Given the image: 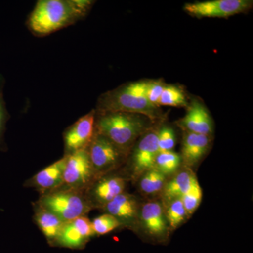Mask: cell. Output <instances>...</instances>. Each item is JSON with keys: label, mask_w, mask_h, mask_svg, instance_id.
<instances>
[{"label": "cell", "mask_w": 253, "mask_h": 253, "mask_svg": "<svg viewBox=\"0 0 253 253\" xmlns=\"http://www.w3.org/2000/svg\"><path fill=\"white\" fill-rule=\"evenodd\" d=\"M94 2L89 0H40L26 25L34 36H48L85 17Z\"/></svg>", "instance_id": "1"}, {"label": "cell", "mask_w": 253, "mask_h": 253, "mask_svg": "<svg viewBox=\"0 0 253 253\" xmlns=\"http://www.w3.org/2000/svg\"><path fill=\"white\" fill-rule=\"evenodd\" d=\"M150 121L146 116L134 113L96 111L95 131L127 156L137 139L149 131Z\"/></svg>", "instance_id": "2"}, {"label": "cell", "mask_w": 253, "mask_h": 253, "mask_svg": "<svg viewBox=\"0 0 253 253\" xmlns=\"http://www.w3.org/2000/svg\"><path fill=\"white\" fill-rule=\"evenodd\" d=\"M147 81H137L119 86L101 95L96 112H124L142 115L154 121L161 118L160 108L149 102L146 94Z\"/></svg>", "instance_id": "3"}, {"label": "cell", "mask_w": 253, "mask_h": 253, "mask_svg": "<svg viewBox=\"0 0 253 253\" xmlns=\"http://www.w3.org/2000/svg\"><path fill=\"white\" fill-rule=\"evenodd\" d=\"M37 205L57 216L63 222L86 216L93 209L85 191L57 189L41 195Z\"/></svg>", "instance_id": "4"}, {"label": "cell", "mask_w": 253, "mask_h": 253, "mask_svg": "<svg viewBox=\"0 0 253 253\" xmlns=\"http://www.w3.org/2000/svg\"><path fill=\"white\" fill-rule=\"evenodd\" d=\"M86 150L96 179L120 167L126 157L117 146L96 131Z\"/></svg>", "instance_id": "5"}, {"label": "cell", "mask_w": 253, "mask_h": 253, "mask_svg": "<svg viewBox=\"0 0 253 253\" xmlns=\"http://www.w3.org/2000/svg\"><path fill=\"white\" fill-rule=\"evenodd\" d=\"M65 156H66V161L63 171V184L58 189L86 191L96 179L87 150H81Z\"/></svg>", "instance_id": "6"}, {"label": "cell", "mask_w": 253, "mask_h": 253, "mask_svg": "<svg viewBox=\"0 0 253 253\" xmlns=\"http://www.w3.org/2000/svg\"><path fill=\"white\" fill-rule=\"evenodd\" d=\"M252 5L249 0H211L188 3L184 10L197 18H229L246 12Z\"/></svg>", "instance_id": "7"}, {"label": "cell", "mask_w": 253, "mask_h": 253, "mask_svg": "<svg viewBox=\"0 0 253 253\" xmlns=\"http://www.w3.org/2000/svg\"><path fill=\"white\" fill-rule=\"evenodd\" d=\"M95 121L96 111L92 110L64 131L65 155L72 154L88 147L94 136Z\"/></svg>", "instance_id": "8"}, {"label": "cell", "mask_w": 253, "mask_h": 253, "mask_svg": "<svg viewBox=\"0 0 253 253\" xmlns=\"http://www.w3.org/2000/svg\"><path fill=\"white\" fill-rule=\"evenodd\" d=\"M94 235L91 221L83 216L65 223L52 244L68 249H81Z\"/></svg>", "instance_id": "9"}, {"label": "cell", "mask_w": 253, "mask_h": 253, "mask_svg": "<svg viewBox=\"0 0 253 253\" xmlns=\"http://www.w3.org/2000/svg\"><path fill=\"white\" fill-rule=\"evenodd\" d=\"M158 153V131H146L141 136L133 151L131 168L134 176L139 177L154 168L155 161Z\"/></svg>", "instance_id": "10"}, {"label": "cell", "mask_w": 253, "mask_h": 253, "mask_svg": "<svg viewBox=\"0 0 253 253\" xmlns=\"http://www.w3.org/2000/svg\"><path fill=\"white\" fill-rule=\"evenodd\" d=\"M126 186V180L122 176L105 175L96 179L85 192L93 208H103L124 192Z\"/></svg>", "instance_id": "11"}, {"label": "cell", "mask_w": 253, "mask_h": 253, "mask_svg": "<svg viewBox=\"0 0 253 253\" xmlns=\"http://www.w3.org/2000/svg\"><path fill=\"white\" fill-rule=\"evenodd\" d=\"M66 156L47 166L28 179L25 186L33 188L41 195L59 189L63 184Z\"/></svg>", "instance_id": "12"}, {"label": "cell", "mask_w": 253, "mask_h": 253, "mask_svg": "<svg viewBox=\"0 0 253 253\" xmlns=\"http://www.w3.org/2000/svg\"><path fill=\"white\" fill-rule=\"evenodd\" d=\"M185 131L211 136L212 133V121L206 107L199 101H194L187 113L178 122Z\"/></svg>", "instance_id": "13"}, {"label": "cell", "mask_w": 253, "mask_h": 253, "mask_svg": "<svg viewBox=\"0 0 253 253\" xmlns=\"http://www.w3.org/2000/svg\"><path fill=\"white\" fill-rule=\"evenodd\" d=\"M140 219L149 235L161 239L167 234L168 222L160 203L151 201L145 204L140 210Z\"/></svg>", "instance_id": "14"}, {"label": "cell", "mask_w": 253, "mask_h": 253, "mask_svg": "<svg viewBox=\"0 0 253 253\" xmlns=\"http://www.w3.org/2000/svg\"><path fill=\"white\" fill-rule=\"evenodd\" d=\"M103 209L107 214L116 217L121 225L132 224L139 214L137 200L125 191L108 203Z\"/></svg>", "instance_id": "15"}, {"label": "cell", "mask_w": 253, "mask_h": 253, "mask_svg": "<svg viewBox=\"0 0 253 253\" xmlns=\"http://www.w3.org/2000/svg\"><path fill=\"white\" fill-rule=\"evenodd\" d=\"M199 189L201 186L194 173L186 168L166 184L163 190V198L168 204L172 200L180 199L184 195Z\"/></svg>", "instance_id": "16"}, {"label": "cell", "mask_w": 253, "mask_h": 253, "mask_svg": "<svg viewBox=\"0 0 253 253\" xmlns=\"http://www.w3.org/2000/svg\"><path fill=\"white\" fill-rule=\"evenodd\" d=\"M211 136L185 131L183 138L181 158L188 168L201 161L209 149Z\"/></svg>", "instance_id": "17"}, {"label": "cell", "mask_w": 253, "mask_h": 253, "mask_svg": "<svg viewBox=\"0 0 253 253\" xmlns=\"http://www.w3.org/2000/svg\"><path fill=\"white\" fill-rule=\"evenodd\" d=\"M33 217L40 230L44 234L48 241L52 244L59 235L65 222L52 212L36 204L34 205Z\"/></svg>", "instance_id": "18"}, {"label": "cell", "mask_w": 253, "mask_h": 253, "mask_svg": "<svg viewBox=\"0 0 253 253\" xmlns=\"http://www.w3.org/2000/svg\"><path fill=\"white\" fill-rule=\"evenodd\" d=\"M166 175L153 168L141 175L139 186L146 194L154 195L162 191L166 185Z\"/></svg>", "instance_id": "19"}, {"label": "cell", "mask_w": 253, "mask_h": 253, "mask_svg": "<svg viewBox=\"0 0 253 253\" xmlns=\"http://www.w3.org/2000/svg\"><path fill=\"white\" fill-rule=\"evenodd\" d=\"M181 162V156L174 151H161L156 156L154 168L166 176L176 172Z\"/></svg>", "instance_id": "20"}, {"label": "cell", "mask_w": 253, "mask_h": 253, "mask_svg": "<svg viewBox=\"0 0 253 253\" xmlns=\"http://www.w3.org/2000/svg\"><path fill=\"white\" fill-rule=\"evenodd\" d=\"M185 107L188 106L185 93L177 86L166 84L158 101V106Z\"/></svg>", "instance_id": "21"}, {"label": "cell", "mask_w": 253, "mask_h": 253, "mask_svg": "<svg viewBox=\"0 0 253 253\" xmlns=\"http://www.w3.org/2000/svg\"><path fill=\"white\" fill-rule=\"evenodd\" d=\"M165 214L168 224L172 229L177 228L185 221L186 218L189 217L181 199H174L168 203L167 211Z\"/></svg>", "instance_id": "22"}, {"label": "cell", "mask_w": 253, "mask_h": 253, "mask_svg": "<svg viewBox=\"0 0 253 253\" xmlns=\"http://www.w3.org/2000/svg\"><path fill=\"white\" fill-rule=\"evenodd\" d=\"M91 222L95 235H105L121 226L116 217L107 213L94 218Z\"/></svg>", "instance_id": "23"}, {"label": "cell", "mask_w": 253, "mask_h": 253, "mask_svg": "<svg viewBox=\"0 0 253 253\" xmlns=\"http://www.w3.org/2000/svg\"><path fill=\"white\" fill-rule=\"evenodd\" d=\"M176 144V136L172 128L164 126L158 131V145L159 152L171 151Z\"/></svg>", "instance_id": "24"}, {"label": "cell", "mask_w": 253, "mask_h": 253, "mask_svg": "<svg viewBox=\"0 0 253 253\" xmlns=\"http://www.w3.org/2000/svg\"><path fill=\"white\" fill-rule=\"evenodd\" d=\"M180 199L185 208L186 214L189 217L196 211L201 204V199H202V190L201 188L189 194L184 195Z\"/></svg>", "instance_id": "25"}, {"label": "cell", "mask_w": 253, "mask_h": 253, "mask_svg": "<svg viewBox=\"0 0 253 253\" xmlns=\"http://www.w3.org/2000/svg\"><path fill=\"white\" fill-rule=\"evenodd\" d=\"M4 81L2 77H0V148L4 145V134L6 129V125L10 118L9 113L6 108V104L3 94Z\"/></svg>", "instance_id": "26"}, {"label": "cell", "mask_w": 253, "mask_h": 253, "mask_svg": "<svg viewBox=\"0 0 253 253\" xmlns=\"http://www.w3.org/2000/svg\"><path fill=\"white\" fill-rule=\"evenodd\" d=\"M166 84L161 81H147L146 94L147 99L151 104L158 106V101Z\"/></svg>", "instance_id": "27"}]
</instances>
